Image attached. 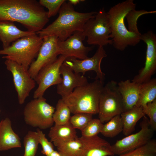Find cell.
Here are the masks:
<instances>
[{"label": "cell", "instance_id": "obj_9", "mask_svg": "<svg viewBox=\"0 0 156 156\" xmlns=\"http://www.w3.org/2000/svg\"><path fill=\"white\" fill-rule=\"evenodd\" d=\"M140 130L118 140L111 145L114 155L122 154L133 150L147 143L151 139L153 131L150 127L149 119L145 115L140 124Z\"/></svg>", "mask_w": 156, "mask_h": 156}, {"label": "cell", "instance_id": "obj_31", "mask_svg": "<svg viewBox=\"0 0 156 156\" xmlns=\"http://www.w3.org/2000/svg\"><path fill=\"white\" fill-rule=\"evenodd\" d=\"M65 0H40L39 2L42 7L47 8L49 18L55 16L59 11Z\"/></svg>", "mask_w": 156, "mask_h": 156}, {"label": "cell", "instance_id": "obj_10", "mask_svg": "<svg viewBox=\"0 0 156 156\" xmlns=\"http://www.w3.org/2000/svg\"><path fill=\"white\" fill-rule=\"evenodd\" d=\"M66 59L60 55L52 62L42 68L34 79L38 86L33 95L34 99L43 96L46 90L52 86L58 85L62 81L60 68Z\"/></svg>", "mask_w": 156, "mask_h": 156}, {"label": "cell", "instance_id": "obj_11", "mask_svg": "<svg viewBox=\"0 0 156 156\" xmlns=\"http://www.w3.org/2000/svg\"><path fill=\"white\" fill-rule=\"evenodd\" d=\"M5 64L7 69L12 74L19 103L23 104L34 88L36 82L31 77L28 70L22 65L9 60H6Z\"/></svg>", "mask_w": 156, "mask_h": 156}, {"label": "cell", "instance_id": "obj_24", "mask_svg": "<svg viewBox=\"0 0 156 156\" xmlns=\"http://www.w3.org/2000/svg\"><path fill=\"white\" fill-rule=\"evenodd\" d=\"M123 124L120 115L116 116L103 124L100 133L106 137H115L122 132Z\"/></svg>", "mask_w": 156, "mask_h": 156}, {"label": "cell", "instance_id": "obj_25", "mask_svg": "<svg viewBox=\"0 0 156 156\" xmlns=\"http://www.w3.org/2000/svg\"><path fill=\"white\" fill-rule=\"evenodd\" d=\"M71 112L68 107L62 99L57 103L53 118L55 125H61L69 122Z\"/></svg>", "mask_w": 156, "mask_h": 156}, {"label": "cell", "instance_id": "obj_7", "mask_svg": "<svg viewBox=\"0 0 156 156\" xmlns=\"http://www.w3.org/2000/svg\"><path fill=\"white\" fill-rule=\"evenodd\" d=\"M83 32L90 45L103 47L112 44L111 30L107 12L104 8L100 9L95 17L89 19L85 24Z\"/></svg>", "mask_w": 156, "mask_h": 156}, {"label": "cell", "instance_id": "obj_18", "mask_svg": "<svg viewBox=\"0 0 156 156\" xmlns=\"http://www.w3.org/2000/svg\"><path fill=\"white\" fill-rule=\"evenodd\" d=\"M140 85V84L131 81L130 79L121 81L117 83L123 104L124 112L136 105L139 98Z\"/></svg>", "mask_w": 156, "mask_h": 156}, {"label": "cell", "instance_id": "obj_3", "mask_svg": "<svg viewBox=\"0 0 156 156\" xmlns=\"http://www.w3.org/2000/svg\"><path fill=\"white\" fill-rule=\"evenodd\" d=\"M135 7L133 0H127L111 7L107 12L112 45L118 50L123 51L129 46H135L140 40L141 34L129 31L125 23V17Z\"/></svg>", "mask_w": 156, "mask_h": 156}, {"label": "cell", "instance_id": "obj_34", "mask_svg": "<svg viewBox=\"0 0 156 156\" xmlns=\"http://www.w3.org/2000/svg\"><path fill=\"white\" fill-rule=\"evenodd\" d=\"M84 1L83 0H70L68 2H70L71 4L73 5H76L79 3L81 1Z\"/></svg>", "mask_w": 156, "mask_h": 156}, {"label": "cell", "instance_id": "obj_17", "mask_svg": "<svg viewBox=\"0 0 156 156\" xmlns=\"http://www.w3.org/2000/svg\"><path fill=\"white\" fill-rule=\"evenodd\" d=\"M60 73L62 76V81L57 85V92L62 98L69 95L75 88L88 83L86 77L74 73L64 62L60 67Z\"/></svg>", "mask_w": 156, "mask_h": 156}, {"label": "cell", "instance_id": "obj_21", "mask_svg": "<svg viewBox=\"0 0 156 156\" xmlns=\"http://www.w3.org/2000/svg\"><path fill=\"white\" fill-rule=\"evenodd\" d=\"M51 142L55 146L63 143L77 139L76 129L70 122L61 125H55L50 128L48 134Z\"/></svg>", "mask_w": 156, "mask_h": 156}, {"label": "cell", "instance_id": "obj_33", "mask_svg": "<svg viewBox=\"0 0 156 156\" xmlns=\"http://www.w3.org/2000/svg\"><path fill=\"white\" fill-rule=\"evenodd\" d=\"M36 132L38 135L39 144L42 148L41 153L47 156L54 150L53 144L51 142L48 141L45 134L40 129H38Z\"/></svg>", "mask_w": 156, "mask_h": 156}, {"label": "cell", "instance_id": "obj_35", "mask_svg": "<svg viewBox=\"0 0 156 156\" xmlns=\"http://www.w3.org/2000/svg\"><path fill=\"white\" fill-rule=\"evenodd\" d=\"M47 156H61L57 151L54 150Z\"/></svg>", "mask_w": 156, "mask_h": 156}, {"label": "cell", "instance_id": "obj_19", "mask_svg": "<svg viewBox=\"0 0 156 156\" xmlns=\"http://www.w3.org/2000/svg\"><path fill=\"white\" fill-rule=\"evenodd\" d=\"M20 138L13 130L10 119L6 118L0 122V151L21 147Z\"/></svg>", "mask_w": 156, "mask_h": 156}, {"label": "cell", "instance_id": "obj_6", "mask_svg": "<svg viewBox=\"0 0 156 156\" xmlns=\"http://www.w3.org/2000/svg\"><path fill=\"white\" fill-rule=\"evenodd\" d=\"M55 108L47 102L43 96L34 99L24 107L25 121L28 125L39 129H46L53 126Z\"/></svg>", "mask_w": 156, "mask_h": 156}, {"label": "cell", "instance_id": "obj_16", "mask_svg": "<svg viewBox=\"0 0 156 156\" xmlns=\"http://www.w3.org/2000/svg\"><path fill=\"white\" fill-rule=\"evenodd\" d=\"M82 147L78 156H114L111 145L96 135L91 137L78 138Z\"/></svg>", "mask_w": 156, "mask_h": 156}, {"label": "cell", "instance_id": "obj_20", "mask_svg": "<svg viewBox=\"0 0 156 156\" xmlns=\"http://www.w3.org/2000/svg\"><path fill=\"white\" fill-rule=\"evenodd\" d=\"M36 33L28 31H23L18 28L14 22L0 21V40L3 49L10 45V44L22 37L32 35Z\"/></svg>", "mask_w": 156, "mask_h": 156}, {"label": "cell", "instance_id": "obj_27", "mask_svg": "<svg viewBox=\"0 0 156 156\" xmlns=\"http://www.w3.org/2000/svg\"><path fill=\"white\" fill-rule=\"evenodd\" d=\"M39 144L36 131H29L24 138L25 152L23 156H35Z\"/></svg>", "mask_w": 156, "mask_h": 156}, {"label": "cell", "instance_id": "obj_26", "mask_svg": "<svg viewBox=\"0 0 156 156\" xmlns=\"http://www.w3.org/2000/svg\"><path fill=\"white\" fill-rule=\"evenodd\" d=\"M82 147L78 137L76 139L61 144L56 146L61 156H78Z\"/></svg>", "mask_w": 156, "mask_h": 156}, {"label": "cell", "instance_id": "obj_29", "mask_svg": "<svg viewBox=\"0 0 156 156\" xmlns=\"http://www.w3.org/2000/svg\"><path fill=\"white\" fill-rule=\"evenodd\" d=\"M93 115L85 113H76L71 116L69 122L75 129L81 131L93 118Z\"/></svg>", "mask_w": 156, "mask_h": 156}, {"label": "cell", "instance_id": "obj_22", "mask_svg": "<svg viewBox=\"0 0 156 156\" xmlns=\"http://www.w3.org/2000/svg\"><path fill=\"white\" fill-rule=\"evenodd\" d=\"M145 115L142 107L135 106L123 112L120 115L123 124L122 132L125 136L131 134L135 130L138 122Z\"/></svg>", "mask_w": 156, "mask_h": 156}, {"label": "cell", "instance_id": "obj_28", "mask_svg": "<svg viewBox=\"0 0 156 156\" xmlns=\"http://www.w3.org/2000/svg\"><path fill=\"white\" fill-rule=\"evenodd\" d=\"M118 156H156V140L151 139L144 144Z\"/></svg>", "mask_w": 156, "mask_h": 156}, {"label": "cell", "instance_id": "obj_30", "mask_svg": "<svg viewBox=\"0 0 156 156\" xmlns=\"http://www.w3.org/2000/svg\"><path fill=\"white\" fill-rule=\"evenodd\" d=\"M103 123L97 118H92L81 131V136L89 137L95 136L100 133Z\"/></svg>", "mask_w": 156, "mask_h": 156}, {"label": "cell", "instance_id": "obj_23", "mask_svg": "<svg viewBox=\"0 0 156 156\" xmlns=\"http://www.w3.org/2000/svg\"><path fill=\"white\" fill-rule=\"evenodd\" d=\"M156 79L140 84L139 98L136 106L142 107L156 99Z\"/></svg>", "mask_w": 156, "mask_h": 156}, {"label": "cell", "instance_id": "obj_15", "mask_svg": "<svg viewBox=\"0 0 156 156\" xmlns=\"http://www.w3.org/2000/svg\"><path fill=\"white\" fill-rule=\"evenodd\" d=\"M86 38L82 31H76L65 40L58 39L57 43L60 55L66 58L82 60L88 58V53L92 50L93 47L84 45L83 41Z\"/></svg>", "mask_w": 156, "mask_h": 156}, {"label": "cell", "instance_id": "obj_2", "mask_svg": "<svg viewBox=\"0 0 156 156\" xmlns=\"http://www.w3.org/2000/svg\"><path fill=\"white\" fill-rule=\"evenodd\" d=\"M57 18L46 27L36 33L41 38L51 36L57 37L64 41L76 31H83V26L97 12L82 13L76 11L73 5L66 1L61 6Z\"/></svg>", "mask_w": 156, "mask_h": 156}, {"label": "cell", "instance_id": "obj_1", "mask_svg": "<svg viewBox=\"0 0 156 156\" xmlns=\"http://www.w3.org/2000/svg\"><path fill=\"white\" fill-rule=\"evenodd\" d=\"M47 12L36 0H0V21L16 22L36 33L49 21Z\"/></svg>", "mask_w": 156, "mask_h": 156}, {"label": "cell", "instance_id": "obj_14", "mask_svg": "<svg viewBox=\"0 0 156 156\" xmlns=\"http://www.w3.org/2000/svg\"><path fill=\"white\" fill-rule=\"evenodd\" d=\"M146 44L147 49L144 66L139 70L132 81L141 84L151 79L156 71V36L151 31L142 34L140 40Z\"/></svg>", "mask_w": 156, "mask_h": 156}, {"label": "cell", "instance_id": "obj_13", "mask_svg": "<svg viewBox=\"0 0 156 156\" xmlns=\"http://www.w3.org/2000/svg\"><path fill=\"white\" fill-rule=\"evenodd\" d=\"M58 40V38L55 36L43 39L36 59L31 63L28 69L29 75L34 79L42 68L55 61L58 56L60 55Z\"/></svg>", "mask_w": 156, "mask_h": 156}, {"label": "cell", "instance_id": "obj_4", "mask_svg": "<svg viewBox=\"0 0 156 156\" xmlns=\"http://www.w3.org/2000/svg\"><path fill=\"white\" fill-rule=\"evenodd\" d=\"M99 79L77 87L68 96L62 99L73 114H98L100 98L104 86Z\"/></svg>", "mask_w": 156, "mask_h": 156}, {"label": "cell", "instance_id": "obj_5", "mask_svg": "<svg viewBox=\"0 0 156 156\" xmlns=\"http://www.w3.org/2000/svg\"><path fill=\"white\" fill-rule=\"evenodd\" d=\"M43 41L36 33L21 38L8 47L0 50L2 58L14 61L25 69L29 68L37 57Z\"/></svg>", "mask_w": 156, "mask_h": 156}, {"label": "cell", "instance_id": "obj_32", "mask_svg": "<svg viewBox=\"0 0 156 156\" xmlns=\"http://www.w3.org/2000/svg\"><path fill=\"white\" fill-rule=\"evenodd\" d=\"M145 115L149 117L150 128L154 131L156 130V99L142 106Z\"/></svg>", "mask_w": 156, "mask_h": 156}, {"label": "cell", "instance_id": "obj_12", "mask_svg": "<svg viewBox=\"0 0 156 156\" xmlns=\"http://www.w3.org/2000/svg\"><path fill=\"white\" fill-rule=\"evenodd\" d=\"M107 56L103 47L99 46L95 53L91 57H88L82 60L66 58L64 62L76 74L81 73L84 75L87 71L93 70L96 74L95 79L104 82L105 74L101 70V64L103 58Z\"/></svg>", "mask_w": 156, "mask_h": 156}, {"label": "cell", "instance_id": "obj_8", "mask_svg": "<svg viewBox=\"0 0 156 156\" xmlns=\"http://www.w3.org/2000/svg\"><path fill=\"white\" fill-rule=\"evenodd\" d=\"M123 112V104L117 83L111 80L104 86L100 96L99 119L103 123L116 116L120 115Z\"/></svg>", "mask_w": 156, "mask_h": 156}, {"label": "cell", "instance_id": "obj_36", "mask_svg": "<svg viewBox=\"0 0 156 156\" xmlns=\"http://www.w3.org/2000/svg\"></svg>", "mask_w": 156, "mask_h": 156}]
</instances>
